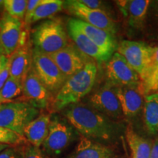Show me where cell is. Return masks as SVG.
Listing matches in <instances>:
<instances>
[{"mask_svg": "<svg viewBox=\"0 0 158 158\" xmlns=\"http://www.w3.org/2000/svg\"><path fill=\"white\" fill-rule=\"evenodd\" d=\"M64 115L84 137L108 141L116 132L115 122L87 105H70L65 108Z\"/></svg>", "mask_w": 158, "mask_h": 158, "instance_id": "cell-1", "label": "cell"}, {"mask_svg": "<svg viewBox=\"0 0 158 158\" xmlns=\"http://www.w3.org/2000/svg\"><path fill=\"white\" fill-rule=\"evenodd\" d=\"M98 68L93 62H87L81 70L70 77L57 92L53 101L56 110L64 109L70 105L78 103L88 94L96 80Z\"/></svg>", "mask_w": 158, "mask_h": 158, "instance_id": "cell-2", "label": "cell"}, {"mask_svg": "<svg viewBox=\"0 0 158 158\" xmlns=\"http://www.w3.org/2000/svg\"><path fill=\"white\" fill-rule=\"evenodd\" d=\"M35 48L46 54L68 46V37L60 21L49 19L40 23L32 33Z\"/></svg>", "mask_w": 158, "mask_h": 158, "instance_id": "cell-3", "label": "cell"}, {"mask_svg": "<svg viewBox=\"0 0 158 158\" xmlns=\"http://www.w3.org/2000/svg\"><path fill=\"white\" fill-rule=\"evenodd\" d=\"M39 110L24 102L0 104V127L23 136L27 124L37 117Z\"/></svg>", "mask_w": 158, "mask_h": 158, "instance_id": "cell-4", "label": "cell"}, {"mask_svg": "<svg viewBox=\"0 0 158 158\" xmlns=\"http://www.w3.org/2000/svg\"><path fill=\"white\" fill-rule=\"evenodd\" d=\"M117 49L118 54L137 73L141 82L144 81L149 76L155 48L143 42L123 40L119 43Z\"/></svg>", "mask_w": 158, "mask_h": 158, "instance_id": "cell-5", "label": "cell"}, {"mask_svg": "<svg viewBox=\"0 0 158 158\" xmlns=\"http://www.w3.org/2000/svg\"><path fill=\"white\" fill-rule=\"evenodd\" d=\"M32 68L43 85L51 94L61 89L68 78L59 70L48 54L34 48L32 50Z\"/></svg>", "mask_w": 158, "mask_h": 158, "instance_id": "cell-6", "label": "cell"}, {"mask_svg": "<svg viewBox=\"0 0 158 158\" xmlns=\"http://www.w3.org/2000/svg\"><path fill=\"white\" fill-rule=\"evenodd\" d=\"M64 7L70 14L78 18L77 19L106 31L110 35L116 32L115 23L104 10L88 8L79 0L65 1Z\"/></svg>", "mask_w": 158, "mask_h": 158, "instance_id": "cell-7", "label": "cell"}, {"mask_svg": "<svg viewBox=\"0 0 158 158\" xmlns=\"http://www.w3.org/2000/svg\"><path fill=\"white\" fill-rule=\"evenodd\" d=\"M73 138V127L55 116L51 118L48 135L42 145L43 151L48 155H59L70 145Z\"/></svg>", "mask_w": 158, "mask_h": 158, "instance_id": "cell-8", "label": "cell"}, {"mask_svg": "<svg viewBox=\"0 0 158 158\" xmlns=\"http://www.w3.org/2000/svg\"><path fill=\"white\" fill-rule=\"evenodd\" d=\"M106 74L108 82L116 86L140 87L141 78L137 73L118 53H114L107 62Z\"/></svg>", "mask_w": 158, "mask_h": 158, "instance_id": "cell-9", "label": "cell"}, {"mask_svg": "<svg viewBox=\"0 0 158 158\" xmlns=\"http://www.w3.org/2000/svg\"><path fill=\"white\" fill-rule=\"evenodd\" d=\"M91 107L108 117L122 118L123 116L119 100L116 93L115 86L110 82L92 94L89 99Z\"/></svg>", "mask_w": 158, "mask_h": 158, "instance_id": "cell-10", "label": "cell"}, {"mask_svg": "<svg viewBox=\"0 0 158 158\" xmlns=\"http://www.w3.org/2000/svg\"><path fill=\"white\" fill-rule=\"evenodd\" d=\"M23 23L21 20L7 13L0 19V44L6 56H10L20 46L24 31H22Z\"/></svg>", "mask_w": 158, "mask_h": 158, "instance_id": "cell-11", "label": "cell"}, {"mask_svg": "<svg viewBox=\"0 0 158 158\" xmlns=\"http://www.w3.org/2000/svg\"><path fill=\"white\" fill-rule=\"evenodd\" d=\"M51 97L52 94L43 85L31 68L23 82L22 102L37 109L45 108L49 106Z\"/></svg>", "mask_w": 158, "mask_h": 158, "instance_id": "cell-12", "label": "cell"}, {"mask_svg": "<svg viewBox=\"0 0 158 158\" xmlns=\"http://www.w3.org/2000/svg\"><path fill=\"white\" fill-rule=\"evenodd\" d=\"M48 55L68 78L81 70L87 63L76 49L69 45Z\"/></svg>", "mask_w": 158, "mask_h": 158, "instance_id": "cell-13", "label": "cell"}, {"mask_svg": "<svg viewBox=\"0 0 158 158\" xmlns=\"http://www.w3.org/2000/svg\"><path fill=\"white\" fill-rule=\"evenodd\" d=\"M115 89L123 115L127 118L135 117L143 107L144 100L141 86L127 87L115 86Z\"/></svg>", "mask_w": 158, "mask_h": 158, "instance_id": "cell-14", "label": "cell"}, {"mask_svg": "<svg viewBox=\"0 0 158 158\" xmlns=\"http://www.w3.org/2000/svg\"><path fill=\"white\" fill-rule=\"evenodd\" d=\"M68 22L84 33L91 41L102 50L114 54L116 45L113 36L110 33L77 19H70Z\"/></svg>", "mask_w": 158, "mask_h": 158, "instance_id": "cell-15", "label": "cell"}, {"mask_svg": "<svg viewBox=\"0 0 158 158\" xmlns=\"http://www.w3.org/2000/svg\"><path fill=\"white\" fill-rule=\"evenodd\" d=\"M68 31L71 39L83 54L100 62H108L113 54L106 52L91 41L80 30L68 22Z\"/></svg>", "mask_w": 158, "mask_h": 158, "instance_id": "cell-16", "label": "cell"}, {"mask_svg": "<svg viewBox=\"0 0 158 158\" xmlns=\"http://www.w3.org/2000/svg\"><path fill=\"white\" fill-rule=\"evenodd\" d=\"M32 66V51L27 44L19 47L9 57L10 76L23 82Z\"/></svg>", "mask_w": 158, "mask_h": 158, "instance_id": "cell-17", "label": "cell"}, {"mask_svg": "<svg viewBox=\"0 0 158 158\" xmlns=\"http://www.w3.org/2000/svg\"><path fill=\"white\" fill-rule=\"evenodd\" d=\"M111 147L97 143L89 138L83 137L76 149L67 158H117Z\"/></svg>", "mask_w": 158, "mask_h": 158, "instance_id": "cell-18", "label": "cell"}, {"mask_svg": "<svg viewBox=\"0 0 158 158\" xmlns=\"http://www.w3.org/2000/svg\"><path fill=\"white\" fill-rule=\"evenodd\" d=\"M51 116L48 114H41L26 125L23 136L31 145L40 147L43 145L48 133Z\"/></svg>", "mask_w": 158, "mask_h": 158, "instance_id": "cell-19", "label": "cell"}, {"mask_svg": "<svg viewBox=\"0 0 158 158\" xmlns=\"http://www.w3.org/2000/svg\"><path fill=\"white\" fill-rule=\"evenodd\" d=\"M118 5L127 18L128 23L134 28H141L149 8V0H130V1H118Z\"/></svg>", "mask_w": 158, "mask_h": 158, "instance_id": "cell-20", "label": "cell"}, {"mask_svg": "<svg viewBox=\"0 0 158 158\" xmlns=\"http://www.w3.org/2000/svg\"><path fill=\"white\" fill-rule=\"evenodd\" d=\"M143 122L150 135L158 134V92L145 96L143 103Z\"/></svg>", "mask_w": 158, "mask_h": 158, "instance_id": "cell-21", "label": "cell"}, {"mask_svg": "<svg viewBox=\"0 0 158 158\" xmlns=\"http://www.w3.org/2000/svg\"><path fill=\"white\" fill-rule=\"evenodd\" d=\"M125 135L131 158H149L152 142L136 133L131 126L127 127Z\"/></svg>", "mask_w": 158, "mask_h": 158, "instance_id": "cell-22", "label": "cell"}, {"mask_svg": "<svg viewBox=\"0 0 158 158\" xmlns=\"http://www.w3.org/2000/svg\"><path fill=\"white\" fill-rule=\"evenodd\" d=\"M64 2L62 0H41V2L31 15L28 25L52 16L61 11L64 7Z\"/></svg>", "mask_w": 158, "mask_h": 158, "instance_id": "cell-23", "label": "cell"}, {"mask_svg": "<svg viewBox=\"0 0 158 158\" xmlns=\"http://www.w3.org/2000/svg\"><path fill=\"white\" fill-rule=\"evenodd\" d=\"M23 93V83L10 76L0 90V104L10 102Z\"/></svg>", "mask_w": 158, "mask_h": 158, "instance_id": "cell-24", "label": "cell"}, {"mask_svg": "<svg viewBox=\"0 0 158 158\" xmlns=\"http://www.w3.org/2000/svg\"><path fill=\"white\" fill-rule=\"evenodd\" d=\"M27 5L26 0H5L3 6L7 14L21 21L25 18Z\"/></svg>", "mask_w": 158, "mask_h": 158, "instance_id": "cell-25", "label": "cell"}, {"mask_svg": "<svg viewBox=\"0 0 158 158\" xmlns=\"http://www.w3.org/2000/svg\"><path fill=\"white\" fill-rule=\"evenodd\" d=\"M24 141V138L19 134L0 127V143L4 144H20Z\"/></svg>", "mask_w": 158, "mask_h": 158, "instance_id": "cell-26", "label": "cell"}, {"mask_svg": "<svg viewBox=\"0 0 158 158\" xmlns=\"http://www.w3.org/2000/svg\"><path fill=\"white\" fill-rule=\"evenodd\" d=\"M21 154L23 158H50L40 147H36L31 144H27L22 147Z\"/></svg>", "mask_w": 158, "mask_h": 158, "instance_id": "cell-27", "label": "cell"}, {"mask_svg": "<svg viewBox=\"0 0 158 158\" xmlns=\"http://www.w3.org/2000/svg\"><path fill=\"white\" fill-rule=\"evenodd\" d=\"M158 74V46L155 48V51L152 56V59L151 66H150L149 76H148L147 78L141 84H145L150 81L151 80L155 78V77Z\"/></svg>", "mask_w": 158, "mask_h": 158, "instance_id": "cell-28", "label": "cell"}, {"mask_svg": "<svg viewBox=\"0 0 158 158\" xmlns=\"http://www.w3.org/2000/svg\"><path fill=\"white\" fill-rule=\"evenodd\" d=\"M141 89L144 96L158 92V74L150 81L141 84Z\"/></svg>", "mask_w": 158, "mask_h": 158, "instance_id": "cell-29", "label": "cell"}, {"mask_svg": "<svg viewBox=\"0 0 158 158\" xmlns=\"http://www.w3.org/2000/svg\"><path fill=\"white\" fill-rule=\"evenodd\" d=\"M40 2L41 0H29V1H27V9H26V14L24 18V22L26 23V24L28 25L31 15H32L35 9L37 8V6L40 5Z\"/></svg>", "mask_w": 158, "mask_h": 158, "instance_id": "cell-30", "label": "cell"}, {"mask_svg": "<svg viewBox=\"0 0 158 158\" xmlns=\"http://www.w3.org/2000/svg\"><path fill=\"white\" fill-rule=\"evenodd\" d=\"M80 2L88 8L92 10H102V2L98 0H79Z\"/></svg>", "mask_w": 158, "mask_h": 158, "instance_id": "cell-31", "label": "cell"}, {"mask_svg": "<svg viewBox=\"0 0 158 158\" xmlns=\"http://www.w3.org/2000/svg\"><path fill=\"white\" fill-rule=\"evenodd\" d=\"M10 77V70H9V63L7 67L0 73V90L5 84L6 81Z\"/></svg>", "mask_w": 158, "mask_h": 158, "instance_id": "cell-32", "label": "cell"}, {"mask_svg": "<svg viewBox=\"0 0 158 158\" xmlns=\"http://www.w3.org/2000/svg\"><path fill=\"white\" fill-rule=\"evenodd\" d=\"M0 158H16V154L13 148H7L0 153Z\"/></svg>", "mask_w": 158, "mask_h": 158, "instance_id": "cell-33", "label": "cell"}, {"mask_svg": "<svg viewBox=\"0 0 158 158\" xmlns=\"http://www.w3.org/2000/svg\"><path fill=\"white\" fill-rule=\"evenodd\" d=\"M149 158H158V136L152 142Z\"/></svg>", "mask_w": 158, "mask_h": 158, "instance_id": "cell-34", "label": "cell"}, {"mask_svg": "<svg viewBox=\"0 0 158 158\" xmlns=\"http://www.w3.org/2000/svg\"><path fill=\"white\" fill-rule=\"evenodd\" d=\"M9 63V57L6 55L0 57V73L5 69Z\"/></svg>", "mask_w": 158, "mask_h": 158, "instance_id": "cell-35", "label": "cell"}, {"mask_svg": "<svg viewBox=\"0 0 158 158\" xmlns=\"http://www.w3.org/2000/svg\"><path fill=\"white\" fill-rule=\"evenodd\" d=\"M8 147H9V145H7V144L0 143V153H1L2 151H4L5 149L8 148Z\"/></svg>", "mask_w": 158, "mask_h": 158, "instance_id": "cell-36", "label": "cell"}, {"mask_svg": "<svg viewBox=\"0 0 158 158\" xmlns=\"http://www.w3.org/2000/svg\"><path fill=\"white\" fill-rule=\"evenodd\" d=\"M4 55H6L5 52V51H4L2 46V45L0 44V57H1L2 56H4Z\"/></svg>", "mask_w": 158, "mask_h": 158, "instance_id": "cell-37", "label": "cell"}, {"mask_svg": "<svg viewBox=\"0 0 158 158\" xmlns=\"http://www.w3.org/2000/svg\"><path fill=\"white\" fill-rule=\"evenodd\" d=\"M3 5H4V1H2V0H0V7L2 6Z\"/></svg>", "mask_w": 158, "mask_h": 158, "instance_id": "cell-38", "label": "cell"}, {"mask_svg": "<svg viewBox=\"0 0 158 158\" xmlns=\"http://www.w3.org/2000/svg\"><path fill=\"white\" fill-rule=\"evenodd\" d=\"M156 9H157V10L158 12V1L156 2Z\"/></svg>", "mask_w": 158, "mask_h": 158, "instance_id": "cell-39", "label": "cell"}]
</instances>
